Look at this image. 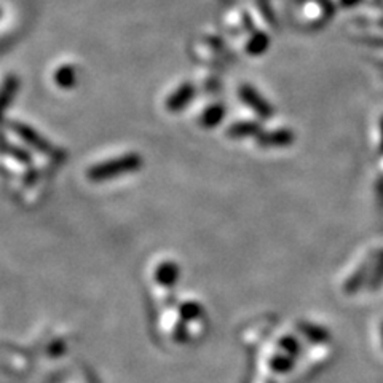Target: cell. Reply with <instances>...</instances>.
<instances>
[{"label": "cell", "instance_id": "6", "mask_svg": "<svg viewBox=\"0 0 383 383\" xmlns=\"http://www.w3.org/2000/svg\"><path fill=\"white\" fill-rule=\"evenodd\" d=\"M56 82L60 83L61 86H71L75 82L74 72L69 67L61 69V71L56 74Z\"/></svg>", "mask_w": 383, "mask_h": 383}, {"label": "cell", "instance_id": "1", "mask_svg": "<svg viewBox=\"0 0 383 383\" xmlns=\"http://www.w3.org/2000/svg\"><path fill=\"white\" fill-rule=\"evenodd\" d=\"M142 165V159L136 154L123 155L120 159H114L109 161H104L96 166H93L88 171V177L93 182H101V181H109L110 177L120 176V174L125 173H133L137 171Z\"/></svg>", "mask_w": 383, "mask_h": 383}, {"label": "cell", "instance_id": "3", "mask_svg": "<svg viewBox=\"0 0 383 383\" xmlns=\"http://www.w3.org/2000/svg\"><path fill=\"white\" fill-rule=\"evenodd\" d=\"M190 96H194V88H190V86L181 88L177 93H174L170 100H168V109H170V110L182 109L185 104H187Z\"/></svg>", "mask_w": 383, "mask_h": 383}, {"label": "cell", "instance_id": "4", "mask_svg": "<svg viewBox=\"0 0 383 383\" xmlns=\"http://www.w3.org/2000/svg\"><path fill=\"white\" fill-rule=\"evenodd\" d=\"M177 267L174 264H163L156 271V280H159L160 284H166V286H170L174 281H176L177 278Z\"/></svg>", "mask_w": 383, "mask_h": 383}, {"label": "cell", "instance_id": "5", "mask_svg": "<svg viewBox=\"0 0 383 383\" xmlns=\"http://www.w3.org/2000/svg\"><path fill=\"white\" fill-rule=\"evenodd\" d=\"M16 88H18V82H16V79H8L7 83H5L4 86V90L0 91V115H2L4 110L8 107L11 98L15 96Z\"/></svg>", "mask_w": 383, "mask_h": 383}, {"label": "cell", "instance_id": "2", "mask_svg": "<svg viewBox=\"0 0 383 383\" xmlns=\"http://www.w3.org/2000/svg\"><path fill=\"white\" fill-rule=\"evenodd\" d=\"M13 128H15V131L18 133V135L29 144V146L36 147L37 150H40V152H43L45 155H48V156H53V159H56V156H61L60 150H58L53 144H50L48 141H46L45 137L40 136L37 131H34L32 128L21 125V123H13Z\"/></svg>", "mask_w": 383, "mask_h": 383}]
</instances>
